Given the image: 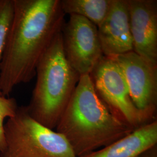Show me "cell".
I'll use <instances>...</instances> for the list:
<instances>
[{
  "mask_svg": "<svg viewBox=\"0 0 157 157\" xmlns=\"http://www.w3.org/2000/svg\"><path fill=\"white\" fill-rule=\"evenodd\" d=\"M13 7L0 61V91L6 97L36 76L41 58L65 23L61 0H13Z\"/></svg>",
  "mask_w": 157,
  "mask_h": 157,
  "instance_id": "obj_1",
  "label": "cell"
},
{
  "mask_svg": "<svg viewBox=\"0 0 157 157\" xmlns=\"http://www.w3.org/2000/svg\"><path fill=\"white\" fill-rule=\"evenodd\" d=\"M56 129L77 157L108 146L134 130L109 111L97 95L89 75L80 76Z\"/></svg>",
  "mask_w": 157,
  "mask_h": 157,
  "instance_id": "obj_2",
  "label": "cell"
},
{
  "mask_svg": "<svg viewBox=\"0 0 157 157\" xmlns=\"http://www.w3.org/2000/svg\"><path fill=\"white\" fill-rule=\"evenodd\" d=\"M36 83L28 106L29 114L43 126L56 128L78 84L80 75L65 56L61 32L57 34L36 70Z\"/></svg>",
  "mask_w": 157,
  "mask_h": 157,
  "instance_id": "obj_3",
  "label": "cell"
},
{
  "mask_svg": "<svg viewBox=\"0 0 157 157\" xmlns=\"http://www.w3.org/2000/svg\"><path fill=\"white\" fill-rule=\"evenodd\" d=\"M6 146L0 157H77L61 134L40 124L19 106L4 124Z\"/></svg>",
  "mask_w": 157,
  "mask_h": 157,
  "instance_id": "obj_4",
  "label": "cell"
},
{
  "mask_svg": "<svg viewBox=\"0 0 157 157\" xmlns=\"http://www.w3.org/2000/svg\"><path fill=\"white\" fill-rule=\"evenodd\" d=\"M89 75L97 95L118 121L133 130L148 123L132 100L124 75L113 58L103 56Z\"/></svg>",
  "mask_w": 157,
  "mask_h": 157,
  "instance_id": "obj_5",
  "label": "cell"
},
{
  "mask_svg": "<svg viewBox=\"0 0 157 157\" xmlns=\"http://www.w3.org/2000/svg\"><path fill=\"white\" fill-rule=\"evenodd\" d=\"M113 58L121 68L131 99L147 122L156 119L157 62H152L134 51Z\"/></svg>",
  "mask_w": 157,
  "mask_h": 157,
  "instance_id": "obj_6",
  "label": "cell"
},
{
  "mask_svg": "<svg viewBox=\"0 0 157 157\" xmlns=\"http://www.w3.org/2000/svg\"><path fill=\"white\" fill-rule=\"evenodd\" d=\"M69 16L61 31L65 56L80 76L90 75L104 56L98 29L83 17Z\"/></svg>",
  "mask_w": 157,
  "mask_h": 157,
  "instance_id": "obj_7",
  "label": "cell"
},
{
  "mask_svg": "<svg viewBox=\"0 0 157 157\" xmlns=\"http://www.w3.org/2000/svg\"><path fill=\"white\" fill-rule=\"evenodd\" d=\"M133 51L157 62V1L127 0Z\"/></svg>",
  "mask_w": 157,
  "mask_h": 157,
  "instance_id": "obj_8",
  "label": "cell"
},
{
  "mask_svg": "<svg viewBox=\"0 0 157 157\" xmlns=\"http://www.w3.org/2000/svg\"><path fill=\"white\" fill-rule=\"evenodd\" d=\"M97 29L104 56L115 57L133 51L127 0H113Z\"/></svg>",
  "mask_w": 157,
  "mask_h": 157,
  "instance_id": "obj_9",
  "label": "cell"
},
{
  "mask_svg": "<svg viewBox=\"0 0 157 157\" xmlns=\"http://www.w3.org/2000/svg\"><path fill=\"white\" fill-rule=\"evenodd\" d=\"M157 144V120L142 125L129 135L81 157H137Z\"/></svg>",
  "mask_w": 157,
  "mask_h": 157,
  "instance_id": "obj_10",
  "label": "cell"
},
{
  "mask_svg": "<svg viewBox=\"0 0 157 157\" xmlns=\"http://www.w3.org/2000/svg\"><path fill=\"white\" fill-rule=\"evenodd\" d=\"M113 0H61L65 14L83 17L99 26L109 13Z\"/></svg>",
  "mask_w": 157,
  "mask_h": 157,
  "instance_id": "obj_11",
  "label": "cell"
},
{
  "mask_svg": "<svg viewBox=\"0 0 157 157\" xmlns=\"http://www.w3.org/2000/svg\"><path fill=\"white\" fill-rule=\"evenodd\" d=\"M13 0H0V61L13 15ZM0 94H2L0 91ZM3 95V94H2Z\"/></svg>",
  "mask_w": 157,
  "mask_h": 157,
  "instance_id": "obj_12",
  "label": "cell"
},
{
  "mask_svg": "<svg viewBox=\"0 0 157 157\" xmlns=\"http://www.w3.org/2000/svg\"><path fill=\"white\" fill-rule=\"evenodd\" d=\"M18 107L15 98L0 94V152L6 146L4 121L6 119L12 118L15 115Z\"/></svg>",
  "mask_w": 157,
  "mask_h": 157,
  "instance_id": "obj_13",
  "label": "cell"
},
{
  "mask_svg": "<svg viewBox=\"0 0 157 157\" xmlns=\"http://www.w3.org/2000/svg\"><path fill=\"white\" fill-rule=\"evenodd\" d=\"M137 157H157V144L142 152Z\"/></svg>",
  "mask_w": 157,
  "mask_h": 157,
  "instance_id": "obj_14",
  "label": "cell"
}]
</instances>
